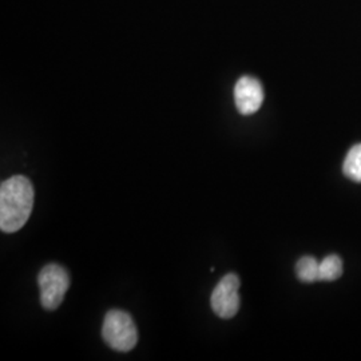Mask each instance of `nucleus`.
Instances as JSON below:
<instances>
[{
  "label": "nucleus",
  "instance_id": "obj_1",
  "mask_svg": "<svg viewBox=\"0 0 361 361\" xmlns=\"http://www.w3.org/2000/svg\"><path fill=\"white\" fill-rule=\"evenodd\" d=\"M34 207V188L25 176H13L0 186V229L4 233L20 231Z\"/></svg>",
  "mask_w": 361,
  "mask_h": 361
},
{
  "label": "nucleus",
  "instance_id": "obj_2",
  "mask_svg": "<svg viewBox=\"0 0 361 361\" xmlns=\"http://www.w3.org/2000/svg\"><path fill=\"white\" fill-rule=\"evenodd\" d=\"M102 337L110 348L118 352H129L137 345L138 332L129 313L110 310L104 317Z\"/></svg>",
  "mask_w": 361,
  "mask_h": 361
},
{
  "label": "nucleus",
  "instance_id": "obj_3",
  "mask_svg": "<svg viewBox=\"0 0 361 361\" xmlns=\"http://www.w3.org/2000/svg\"><path fill=\"white\" fill-rule=\"evenodd\" d=\"M40 302L44 310H58L70 288V276L58 264L46 265L38 276Z\"/></svg>",
  "mask_w": 361,
  "mask_h": 361
},
{
  "label": "nucleus",
  "instance_id": "obj_4",
  "mask_svg": "<svg viewBox=\"0 0 361 361\" xmlns=\"http://www.w3.org/2000/svg\"><path fill=\"white\" fill-rule=\"evenodd\" d=\"M240 284L238 276L229 273L214 288L210 305L221 319H232L240 310Z\"/></svg>",
  "mask_w": 361,
  "mask_h": 361
},
{
  "label": "nucleus",
  "instance_id": "obj_5",
  "mask_svg": "<svg viewBox=\"0 0 361 361\" xmlns=\"http://www.w3.org/2000/svg\"><path fill=\"white\" fill-rule=\"evenodd\" d=\"M234 102L243 116L258 111L264 102V89L259 80L253 77L240 78L234 87Z\"/></svg>",
  "mask_w": 361,
  "mask_h": 361
},
{
  "label": "nucleus",
  "instance_id": "obj_6",
  "mask_svg": "<svg viewBox=\"0 0 361 361\" xmlns=\"http://www.w3.org/2000/svg\"><path fill=\"white\" fill-rule=\"evenodd\" d=\"M319 271H320V262L316 258L310 257V256L300 258L296 264L297 277L302 283L320 281Z\"/></svg>",
  "mask_w": 361,
  "mask_h": 361
},
{
  "label": "nucleus",
  "instance_id": "obj_7",
  "mask_svg": "<svg viewBox=\"0 0 361 361\" xmlns=\"http://www.w3.org/2000/svg\"><path fill=\"white\" fill-rule=\"evenodd\" d=\"M343 171L349 180L361 182V143L349 150L343 165Z\"/></svg>",
  "mask_w": 361,
  "mask_h": 361
},
{
  "label": "nucleus",
  "instance_id": "obj_8",
  "mask_svg": "<svg viewBox=\"0 0 361 361\" xmlns=\"http://www.w3.org/2000/svg\"><path fill=\"white\" fill-rule=\"evenodd\" d=\"M343 274V261L338 256H328L320 262L319 279L320 281H335Z\"/></svg>",
  "mask_w": 361,
  "mask_h": 361
}]
</instances>
